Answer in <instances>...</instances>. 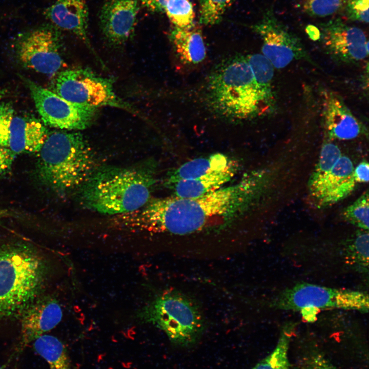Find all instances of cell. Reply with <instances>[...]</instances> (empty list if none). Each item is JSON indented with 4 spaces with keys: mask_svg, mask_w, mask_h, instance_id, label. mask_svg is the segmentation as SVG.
Returning a JSON list of instances; mask_svg holds the SVG:
<instances>
[{
    "mask_svg": "<svg viewBox=\"0 0 369 369\" xmlns=\"http://www.w3.org/2000/svg\"><path fill=\"white\" fill-rule=\"evenodd\" d=\"M354 167L348 157L341 155L335 163L315 196L312 199L318 208L328 207L348 196L354 190Z\"/></svg>",
    "mask_w": 369,
    "mask_h": 369,
    "instance_id": "obj_15",
    "label": "cell"
},
{
    "mask_svg": "<svg viewBox=\"0 0 369 369\" xmlns=\"http://www.w3.org/2000/svg\"><path fill=\"white\" fill-rule=\"evenodd\" d=\"M252 29L262 40V54L274 68L282 69L294 60L309 59L300 38L276 17L272 8Z\"/></svg>",
    "mask_w": 369,
    "mask_h": 369,
    "instance_id": "obj_11",
    "label": "cell"
},
{
    "mask_svg": "<svg viewBox=\"0 0 369 369\" xmlns=\"http://www.w3.org/2000/svg\"><path fill=\"white\" fill-rule=\"evenodd\" d=\"M344 7L349 19L368 23L369 0H345Z\"/></svg>",
    "mask_w": 369,
    "mask_h": 369,
    "instance_id": "obj_30",
    "label": "cell"
},
{
    "mask_svg": "<svg viewBox=\"0 0 369 369\" xmlns=\"http://www.w3.org/2000/svg\"><path fill=\"white\" fill-rule=\"evenodd\" d=\"M169 0H140L141 4L152 12H163Z\"/></svg>",
    "mask_w": 369,
    "mask_h": 369,
    "instance_id": "obj_36",
    "label": "cell"
},
{
    "mask_svg": "<svg viewBox=\"0 0 369 369\" xmlns=\"http://www.w3.org/2000/svg\"><path fill=\"white\" fill-rule=\"evenodd\" d=\"M63 311L57 301L49 299L35 304L24 313L21 321L19 351L54 328L61 320Z\"/></svg>",
    "mask_w": 369,
    "mask_h": 369,
    "instance_id": "obj_16",
    "label": "cell"
},
{
    "mask_svg": "<svg viewBox=\"0 0 369 369\" xmlns=\"http://www.w3.org/2000/svg\"><path fill=\"white\" fill-rule=\"evenodd\" d=\"M234 0H200L199 23L206 26L218 24Z\"/></svg>",
    "mask_w": 369,
    "mask_h": 369,
    "instance_id": "obj_28",
    "label": "cell"
},
{
    "mask_svg": "<svg viewBox=\"0 0 369 369\" xmlns=\"http://www.w3.org/2000/svg\"><path fill=\"white\" fill-rule=\"evenodd\" d=\"M156 181V166L152 161L126 167H98L78 189V200L99 213L124 214L150 200Z\"/></svg>",
    "mask_w": 369,
    "mask_h": 369,
    "instance_id": "obj_2",
    "label": "cell"
},
{
    "mask_svg": "<svg viewBox=\"0 0 369 369\" xmlns=\"http://www.w3.org/2000/svg\"><path fill=\"white\" fill-rule=\"evenodd\" d=\"M369 165L367 161L363 160L354 168V177L357 183H365L368 181Z\"/></svg>",
    "mask_w": 369,
    "mask_h": 369,
    "instance_id": "obj_35",
    "label": "cell"
},
{
    "mask_svg": "<svg viewBox=\"0 0 369 369\" xmlns=\"http://www.w3.org/2000/svg\"><path fill=\"white\" fill-rule=\"evenodd\" d=\"M345 2V0H305L303 8L311 16L324 17L339 11Z\"/></svg>",
    "mask_w": 369,
    "mask_h": 369,
    "instance_id": "obj_29",
    "label": "cell"
},
{
    "mask_svg": "<svg viewBox=\"0 0 369 369\" xmlns=\"http://www.w3.org/2000/svg\"><path fill=\"white\" fill-rule=\"evenodd\" d=\"M304 369H338L323 356L317 354L309 360Z\"/></svg>",
    "mask_w": 369,
    "mask_h": 369,
    "instance_id": "obj_34",
    "label": "cell"
},
{
    "mask_svg": "<svg viewBox=\"0 0 369 369\" xmlns=\"http://www.w3.org/2000/svg\"><path fill=\"white\" fill-rule=\"evenodd\" d=\"M368 230H362L357 234L352 245L354 254L363 265H368Z\"/></svg>",
    "mask_w": 369,
    "mask_h": 369,
    "instance_id": "obj_32",
    "label": "cell"
},
{
    "mask_svg": "<svg viewBox=\"0 0 369 369\" xmlns=\"http://www.w3.org/2000/svg\"><path fill=\"white\" fill-rule=\"evenodd\" d=\"M170 38L181 61L197 64L206 57V48L201 32L194 26L181 29L174 27Z\"/></svg>",
    "mask_w": 369,
    "mask_h": 369,
    "instance_id": "obj_21",
    "label": "cell"
},
{
    "mask_svg": "<svg viewBox=\"0 0 369 369\" xmlns=\"http://www.w3.org/2000/svg\"><path fill=\"white\" fill-rule=\"evenodd\" d=\"M273 304L275 308L286 310L318 311L334 308L367 312L368 296L360 291L300 283L280 293Z\"/></svg>",
    "mask_w": 369,
    "mask_h": 369,
    "instance_id": "obj_8",
    "label": "cell"
},
{
    "mask_svg": "<svg viewBox=\"0 0 369 369\" xmlns=\"http://www.w3.org/2000/svg\"><path fill=\"white\" fill-rule=\"evenodd\" d=\"M210 105L226 118L243 119L259 112L262 100L246 57L230 58L213 71L207 85Z\"/></svg>",
    "mask_w": 369,
    "mask_h": 369,
    "instance_id": "obj_4",
    "label": "cell"
},
{
    "mask_svg": "<svg viewBox=\"0 0 369 369\" xmlns=\"http://www.w3.org/2000/svg\"><path fill=\"white\" fill-rule=\"evenodd\" d=\"M43 14L58 29L76 35L85 43L99 63H102L95 53L88 37L89 11L85 0H56L44 10Z\"/></svg>",
    "mask_w": 369,
    "mask_h": 369,
    "instance_id": "obj_14",
    "label": "cell"
},
{
    "mask_svg": "<svg viewBox=\"0 0 369 369\" xmlns=\"http://www.w3.org/2000/svg\"><path fill=\"white\" fill-rule=\"evenodd\" d=\"M309 37L314 41L320 39V32L319 29L314 25H308L305 29Z\"/></svg>",
    "mask_w": 369,
    "mask_h": 369,
    "instance_id": "obj_37",
    "label": "cell"
},
{
    "mask_svg": "<svg viewBox=\"0 0 369 369\" xmlns=\"http://www.w3.org/2000/svg\"><path fill=\"white\" fill-rule=\"evenodd\" d=\"M252 70L263 105L271 107L274 96L273 80L274 67L262 54H253L246 56Z\"/></svg>",
    "mask_w": 369,
    "mask_h": 369,
    "instance_id": "obj_22",
    "label": "cell"
},
{
    "mask_svg": "<svg viewBox=\"0 0 369 369\" xmlns=\"http://www.w3.org/2000/svg\"><path fill=\"white\" fill-rule=\"evenodd\" d=\"M231 161L225 155L221 153H215L191 160L169 172L165 179V184L169 187L181 180L196 178L222 170Z\"/></svg>",
    "mask_w": 369,
    "mask_h": 369,
    "instance_id": "obj_20",
    "label": "cell"
},
{
    "mask_svg": "<svg viewBox=\"0 0 369 369\" xmlns=\"http://www.w3.org/2000/svg\"><path fill=\"white\" fill-rule=\"evenodd\" d=\"M15 155L8 148L0 147V175L11 168Z\"/></svg>",
    "mask_w": 369,
    "mask_h": 369,
    "instance_id": "obj_33",
    "label": "cell"
},
{
    "mask_svg": "<svg viewBox=\"0 0 369 369\" xmlns=\"http://www.w3.org/2000/svg\"><path fill=\"white\" fill-rule=\"evenodd\" d=\"M246 176L236 183L195 198L172 196L150 200L132 212L114 217V225L130 231L184 235L202 231L240 213L257 183Z\"/></svg>",
    "mask_w": 369,
    "mask_h": 369,
    "instance_id": "obj_1",
    "label": "cell"
},
{
    "mask_svg": "<svg viewBox=\"0 0 369 369\" xmlns=\"http://www.w3.org/2000/svg\"><path fill=\"white\" fill-rule=\"evenodd\" d=\"M44 124L32 116H13L8 148L15 154L38 152L48 134Z\"/></svg>",
    "mask_w": 369,
    "mask_h": 369,
    "instance_id": "obj_17",
    "label": "cell"
},
{
    "mask_svg": "<svg viewBox=\"0 0 369 369\" xmlns=\"http://www.w3.org/2000/svg\"><path fill=\"white\" fill-rule=\"evenodd\" d=\"M44 124L59 130L79 131L94 121L98 108L70 102L24 78Z\"/></svg>",
    "mask_w": 369,
    "mask_h": 369,
    "instance_id": "obj_9",
    "label": "cell"
},
{
    "mask_svg": "<svg viewBox=\"0 0 369 369\" xmlns=\"http://www.w3.org/2000/svg\"><path fill=\"white\" fill-rule=\"evenodd\" d=\"M368 191L364 192L352 204L346 207L342 215L344 219L361 230H368L369 227Z\"/></svg>",
    "mask_w": 369,
    "mask_h": 369,
    "instance_id": "obj_27",
    "label": "cell"
},
{
    "mask_svg": "<svg viewBox=\"0 0 369 369\" xmlns=\"http://www.w3.org/2000/svg\"><path fill=\"white\" fill-rule=\"evenodd\" d=\"M339 147L332 142L323 145L318 161L308 181V190L313 199L320 190L324 179L341 156Z\"/></svg>",
    "mask_w": 369,
    "mask_h": 369,
    "instance_id": "obj_24",
    "label": "cell"
},
{
    "mask_svg": "<svg viewBox=\"0 0 369 369\" xmlns=\"http://www.w3.org/2000/svg\"><path fill=\"white\" fill-rule=\"evenodd\" d=\"M14 110L11 103L0 104V147L8 148L10 126Z\"/></svg>",
    "mask_w": 369,
    "mask_h": 369,
    "instance_id": "obj_31",
    "label": "cell"
},
{
    "mask_svg": "<svg viewBox=\"0 0 369 369\" xmlns=\"http://www.w3.org/2000/svg\"><path fill=\"white\" fill-rule=\"evenodd\" d=\"M237 166L231 161L224 169L202 176L178 181L168 188L174 195L182 198H195L215 191L228 183L235 175Z\"/></svg>",
    "mask_w": 369,
    "mask_h": 369,
    "instance_id": "obj_19",
    "label": "cell"
},
{
    "mask_svg": "<svg viewBox=\"0 0 369 369\" xmlns=\"http://www.w3.org/2000/svg\"><path fill=\"white\" fill-rule=\"evenodd\" d=\"M324 119L330 138L348 140L356 138L363 127L343 101L332 94L325 96Z\"/></svg>",
    "mask_w": 369,
    "mask_h": 369,
    "instance_id": "obj_18",
    "label": "cell"
},
{
    "mask_svg": "<svg viewBox=\"0 0 369 369\" xmlns=\"http://www.w3.org/2000/svg\"><path fill=\"white\" fill-rule=\"evenodd\" d=\"M42 264L28 250L0 249V316L24 309L37 295L43 280Z\"/></svg>",
    "mask_w": 369,
    "mask_h": 369,
    "instance_id": "obj_6",
    "label": "cell"
},
{
    "mask_svg": "<svg viewBox=\"0 0 369 369\" xmlns=\"http://www.w3.org/2000/svg\"><path fill=\"white\" fill-rule=\"evenodd\" d=\"M5 94V90H0V101L3 98Z\"/></svg>",
    "mask_w": 369,
    "mask_h": 369,
    "instance_id": "obj_38",
    "label": "cell"
},
{
    "mask_svg": "<svg viewBox=\"0 0 369 369\" xmlns=\"http://www.w3.org/2000/svg\"><path fill=\"white\" fill-rule=\"evenodd\" d=\"M61 37L59 29L46 24L20 34L16 49L20 63L26 67L47 75H53L62 67Z\"/></svg>",
    "mask_w": 369,
    "mask_h": 369,
    "instance_id": "obj_10",
    "label": "cell"
},
{
    "mask_svg": "<svg viewBox=\"0 0 369 369\" xmlns=\"http://www.w3.org/2000/svg\"><path fill=\"white\" fill-rule=\"evenodd\" d=\"M33 345L37 354L48 363L50 369H71L67 350L56 337L44 334L34 341Z\"/></svg>",
    "mask_w": 369,
    "mask_h": 369,
    "instance_id": "obj_23",
    "label": "cell"
},
{
    "mask_svg": "<svg viewBox=\"0 0 369 369\" xmlns=\"http://www.w3.org/2000/svg\"><path fill=\"white\" fill-rule=\"evenodd\" d=\"M112 79L87 68L67 69L57 73L52 91L73 103L98 108L109 106L139 115L138 111L115 93Z\"/></svg>",
    "mask_w": 369,
    "mask_h": 369,
    "instance_id": "obj_7",
    "label": "cell"
},
{
    "mask_svg": "<svg viewBox=\"0 0 369 369\" xmlns=\"http://www.w3.org/2000/svg\"><path fill=\"white\" fill-rule=\"evenodd\" d=\"M319 26L325 51L337 61L354 64L368 56V41L360 28L349 26L339 18L320 23Z\"/></svg>",
    "mask_w": 369,
    "mask_h": 369,
    "instance_id": "obj_12",
    "label": "cell"
},
{
    "mask_svg": "<svg viewBox=\"0 0 369 369\" xmlns=\"http://www.w3.org/2000/svg\"><path fill=\"white\" fill-rule=\"evenodd\" d=\"M38 152L39 176L57 192L78 190L98 167L93 150L77 131L49 132Z\"/></svg>",
    "mask_w": 369,
    "mask_h": 369,
    "instance_id": "obj_3",
    "label": "cell"
},
{
    "mask_svg": "<svg viewBox=\"0 0 369 369\" xmlns=\"http://www.w3.org/2000/svg\"><path fill=\"white\" fill-rule=\"evenodd\" d=\"M164 12L174 27L188 29L194 26L195 14L190 0H169Z\"/></svg>",
    "mask_w": 369,
    "mask_h": 369,
    "instance_id": "obj_26",
    "label": "cell"
},
{
    "mask_svg": "<svg viewBox=\"0 0 369 369\" xmlns=\"http://www.w3.org/2000/svg\"><path fill=\"white\" fill-rule=\"evenodd\" d=\"M136 316L163 331L172 343L182 346L195 343L204 329L197 303L176 290L160 294L140 309Z\"/></svg>",
    "mask_w": 369,
    "mask_h": 369,
    "instance_id": "obj_5",
    "label": "cell"
},
{
    "mask_svg": "<svg viewBox=\"0 0 369 369\" xmlns=\"http://www.w3.org/2000/svg\"><path fill=\"white\" fill-rule=\"evenodd\" d=\"M139 6L136 0H106L100 10L99 24L103 36L112 46L126 43L134 34Z\"/></svg>",
    "mask_w": 369,
    "mask_h": 369,
    "instance_id": "obj_13",
    "label": "cell"
},
{
    "mask_svg": "<svg viewBox=\"0 0 369 369\" xmlns=\"http://www.w3.org/2000/svg\"><path fill=\"white\" fill-rule=\"evenodd\" d=\"M295 325L290 322L283 326L274 350L251 369H290L288 353Z\"/></svg>",
    "mask_w": 369,
    "mask_h": 369,
    "instance_id": "obj_25",
    "label": "cell"
}]
</instances>
